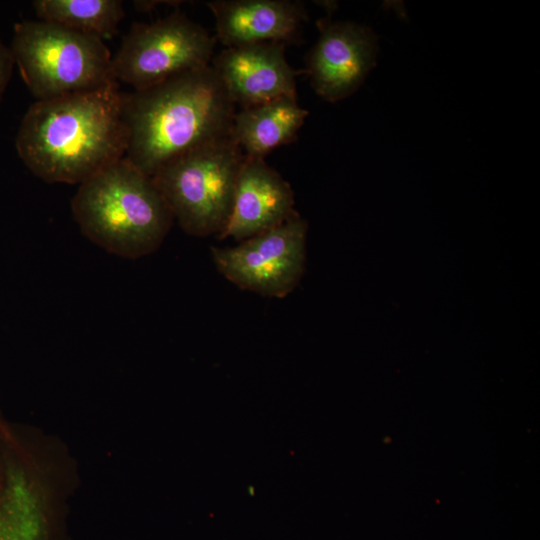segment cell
<instances>
[{"label": "cell", "mask_w": 540, "mask_h": 540, "mask_svg": "<svg viewBox=\"0 0 540 540\" xmlns=\"http://www.w3.org/2000/svg\"><path fill=\"white\" fill-rule=\"evenodd\" d=\"M236 107L211 65L124 94L125 158L152 177L179 155L230 135Z\"/></svg>", "instance_id": "2"}, {"label": "cell", "mask_w": 540, "mask_h": 540, "mask_svg": "<svg viewBox=\"0 0 540 540\" xmlns=\"http://www.w3.org/2000/svg\"><path fill=\"white\" fill-rule=\"evenodd\" d=\"M319 38L306 59L304 74L324 100L337 102L363 84L376 65V34L349 21L333 22L330 17L317 22Z\"/></svg>", "instance_id": "8"}, {"label": "cell", "mask_w": 540, "mask_h": 540, "mask_svg": "<svg viewBox=\"0 0 540 540\" xmlns=\"http://www.w3.org/2000/svg\"><path fill=\"white\" fill-rule=\"evenodd\" d=\"M308 111L293 96H283L236 111L231 135L246 156L265 158L297 138Z\"/></svg>", "instance_id": "12"}, {"label": "cell", "mask_w": 540, "mask_h": 540, "mask_svg": "<svg viewBox=\"0 0 540 540\" xmlns=\"http://www.w3.org/2000/svg\"><path fill=\"white\" fill-rule=\"evenodd\" d=\"M244 159L230 134L179 155L152 176L186 234L218 237L224 231Z\"/></svg>", "instance_id": "5"}, {"label": "cell", "mask_w": 540, "mask_h": 540, "mask_svg": "<svg viewBox=\"0 0 540 540\" xmlns=\"http://www.w3.org/2000/svg\"><path fill=\"white\" fill-rule=\"evenodd\" d=\"M217 38L176 10L151 23H134L112 57L113 77L140 90L176 74L210 65Z\"/></svg>", "instance_id": "6"}, {"label": "cell", "mask_w": 540, "mask_h": 540, "mask_svg": "<svg viewBox=\"0 0 540 540\" xmlns=\"http://www.w3.org/2000/svg\"><path fill=\"white\" fill-rule=\"evenodd\" d=\"M308 225L299 214L228 248H211L213 263L229 282L256 294L284 298L305 269Z\"/></svg>", "instance_id": "7"}, {"label": "cell", "mask_w": 540, "mask_h": 540, "mask_svg": "<svg viewBox=\"0 0 540 540\" xmlns=\"http://www.w3.org/2000/svg\"><path fill=\"white\" fill-rule=\"evenodd\" d=\"M33 7L40 20L102 40L118 33L125 16L120 0H36Z\"/></svg>", "instance_id": "13"}, {"label": "cell", "mask_w": 540, "mask_h": 540, "mask_svg": "<svg viewBox=\"0 0 540 540\" xmlns=\"http://www.w3.org/2000/svg\"><path fill=\"white\" fill-rule=\"evenodd\" d=\"M14 65L10 48L0 38V101L11 79Z\"/></svg>", "instance_id": "15"}, {"label": "cell", "mask_w": 540, "mask_h": 540, "mask_svg": "<svg viewBox=\"0 0 540 540\" xmlns=\"http://www.w3.org/2000/svg\"><path fill=\"white\" fill-rule=\"evenodd\" d=\"M216 20V38L237 47L263 42H297L307 13L291 0H215L206 2Z\"/></svg>", "instance_id": "11"}, {"label": "cell", "mask_w": 540, "mask_h": 540, "mask_svg": "<svg viewBox=\"0 0 540 540\" xmlns=\"http://www.w3.org/2000/svg\"><path fill=\"white\" fill-rule=\"evenodd\" d=\"M229 96L242 108L283 97H296V71L287 61L285 44L263 42L228 47L212 65Z\"/></svg>", "instance_id": "9"}, {"label": "cell", "mask_w": 540, "mask_h": 540, "mask_svg": "<svg viewBox=\"0 0 540 540\" xmlns=\"http://www.w3.org/2000/svg\"><path fill=\"white\" fill-rule=\"evenodd\" d=\"M71 208L90 241L128 259L156 251L174 221L152 177L125 157L81 183Z\"/></svg>", "instance_id": "3"}, {"label": "cell", "mask_w": 540, "mask_h": 540, "mask_svg": "<svg viewBox=\"0 0 540 540\" xmlns=\"http://www.w3.org/2000/svg\"><path fill=\"white\" fill-rule=\"evenodd\" d=\"M10 50L37 100L95 90L116 81L113 56L104 40L51 22L15 24Z\"/></svg>", "instance_id": "4"}, {"label": "cell", "mask_w": 540, "mask_h": 540, "mask_svg": "<svg viewBox=\"0 0 540 540\" xmlns=\"http://www.w3.org/2000/svg\"><path fill=\"white\" fill-rule=\"evenodd\" d=\"M127 144L124 93L117 81L36 100L16 137L18 156L34 175L79 185L125 157Z\"/></svg>", "instance_id": "1"}, {"label": "cell", "mask_w": 540, "mask_h": 540, "mask_svg": "<svg viewBox=\"0 0 540 540\" xmlns=\"http://www.w3.org/2000/svg\"><path fill=\"white\" fill-rule=\"evenodd\" d=\"M294 206L290 184L265 159L245 155L231 215L218 238L242 242L254 237L297 215Z\"/></svg>", "instance_id": "10"}, {"label": "cell", "mask_w": 540, "mask_h": 540, "mask_svg": "<svg viewBox=\"0 0 540 540\" xmlns=\"http://www.w3.org/2000/svg\"><path fill=\"white\" fill-rule=\"evenodd\" d=\"M4 463L0 460V540H23L10 503L11 465Z\"/></svg>", "instance_id": "14"}]
</instances>
